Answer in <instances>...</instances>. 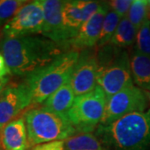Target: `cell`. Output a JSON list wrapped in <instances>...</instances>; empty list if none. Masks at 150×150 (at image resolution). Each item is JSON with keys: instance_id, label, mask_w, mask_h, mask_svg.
Wrapping results in <instances>:
<instances>
[{"instance_id": "7c38bea8", "label": "cell", "mask_w": 150, "mask_h": 150, "mask_svg": "<svg viewBox=\"0 0 150 150\" xmlns=\"http://www.w3.org/2000/svg\"><path fill=\"white\" fill-rule=\"evenodd\" d=\"M108 9L107 3H101L98 11L81 27L76 37L69 42V45H71L74 50L90 49L98 44L103 23Z\"/></svg>"}, {"instance_id": "5b68a950", "label": "cell", "mask_w": 150, "mask_h": 150, "mask_svg": "<svg viewBox=\"0 0 150 150\" xmlns=\"http://www.w3.org/2000/svg\"><path fill=\"white\" fill-rule=\"evenodd\" d=\"M23 117L30 146L64 141L78 134L66 112H51L41 107L29 109Z\"/></svg>"}, {"instance_id": "f1b7e54d", "label": "cell", "mask_w": 150, "mask_h": 150, "mask_svg": "<svg viewBox=\"0 0 150 150\" xmlns=\"http://www.w3.org/2000/svg\"><path fill=\"white\" fill-rule=\"evenodd\" d=\"M0 150H1V149H0Z\"/></svg>"}, {"instance_id": "ba28073f", "label": "cell", "mask_w": 150, "mask_h": 150, "mask_svg": "<svg viewBox=\"0 0 150 150\" xmlns=\"http://www.w3.org/2000/svg\"><path fill=\"white\" fill-rule=\"evenodd\" d=\"M43 9L41 0L28 2L10 21L3 27L4 38H18L42 34Z\"/></svg>"}, {"instance_id": "4fadbf2b", "label": "cell", "mask_w": 150, "mask_h": 150, "mask_svg": "<svg viewBox=\"0 0 150 150\" xmlns=\"http://www.w3.org/2000/svg\"><path fill=\"white\" fill-rule=\"evenodd\" d=\"M43 9V25L42 35L59 43L65 42L63 11L65 1L41 0Z\"/></svg>"}, {"instance_id": "9a60e30c", "label": "cell", "mask_w": 150, "mask_h": 150, "mask_svg": "<svg viewBox=\"0 0 150 150\" xmlns=\"http://www.w3.org/2000/svg\"><path fill=\"white\" fill-rule=\"evenodd\" d=\"M70 80L48 97L42 103V108L59 113L68 112L73 106L76 97Z\"/></svg>"}, {"instance_id": "277c9868", "label": "cell", "mask_w": 150, "mask_h": 150, "mask_svg": "<svg viewBox=\"0 0 150 150\" xmlns=\"http://www.w3.org/2000/svg\"><path fill=\"white\" fill-rule=\"evenodd\" d=\"M97 85L102 88L108 100L127 86L134 83L127 51L110 44L99 48Z\"/></svg>"}, {"instance_id": "83f0119b", "label": "cell", "mask_w": 150, "mask_h": 150, "mask_svg": "<svg viewBox=\"0 0 150 150\" xmlns=\"http://www.w3.org/2000/svg\"><path fill=\"white\" fill-rule=\"evenodd\" d=\"M146 93V94H147V97H148V99L150 101V90L149 91H147V92H145Z\"/></svg>"}, {"instance_id": "52a82bcc", "label": "cell", "mask_w": 150, "mask_h": 150, "mask_svg": "<svg viewBox=\"0 0 150 150\" xmlns=\"http://www.w3.org/2000/svg\"><path fill=\"white\" fill-rule=\"evenodd\" d=\"M147 107L148 97L146 93L133 83L108 100L105 111L98 126H108L128 114L144 112Z\"/></svg>"}, {"instance_id": "484cf974", "label": "cell", "mask_w": 150, "mask_h": 150, "mask_svg": "<svg viewBox=\"0 0 150 150\" xmlns=\"http://www.w3.org/2000/svg\"><path fill=\"white\" fill-rule=\"evenodd\" d=\"M8 81H9V77L5 78V79H3L0 80V95L4 92V90L5 89L6 85L8 84Z\"/></svg>"}, {"instance_id": "30bf717a", "label": "cell", "mask_w": 150, "mask_h": 150, "mask_svg": "<svg viewBox=\"0 0 150 150\" xmlns=\"http://www.w3.org/2000/svg\"><path fill=\"white\" fill-rule=\"evenodd\" d=\"M101 3L88 0L65 1L63 11V21L65 42L76 37L81 27L99 8Z\"/></svg>"}, {"instance_id": "2e32d148", "label": "cell", "mask_w": 150, "mask_h": 150, "mask_svg": "<svg viewBox=\"0 0 150 150\" xmlns=\"http://www.w3.org/2000/svg\"><path fill=\"white\" fill-rule=\"evenodd\" d=\"M134 83L145 92L150 90V57L134 50L130 57Z\"/></svg>"}, {"instance_id": "e0dca14e", "label": "cell", "mask_w": 150, "mask_h": 150, "mask_svg": "<svg viewBox=\"0 0 150 150\" xmlns=\"http://www.w3.org/2000/svg\"><path fill=\"white\" fill-rule=\"evenodd\" d=\"M139 29L129 21L128 17L121 18L109 44L115 48L124 49L133 46L136 42Z\"/></svg>"}, {"instance_id": "4316f807", "label": "cell", "mask_w": 150, "mask_h": 150, "mask_svg": "<svg viewBox=\"0 0 150 150\" xmlns=\"http://www.w3.org/2000/svg\"><path fill=\"white\" fill-rule=\"evenodd\" d=\"M149 1V8H148V18L150 20V0Z\"/></svg>"}, {"instance_id": "ffe728a7", "label": "cell", "mask_w": 150, "mask_h": 150, "mask_svg": "<svg viewBox=\"0 0 150 150\" xmlns=\"http://www.w3.org/2000/svg\"><path fill=\"white\" fill-rule=\"evenodd\" d=\"M148 0H134L128 13V18L134 27L139 29L148 19Z\"/></svg>"}, {"instance_id": "d4e9b609", "label": "cell", "mask_w": 150, "mask_h": 150, "mask_svg": "<svg viewBox=\"0 0 150 150\" xmlns=\"http://www.w3.org/2000/svg\"><path fill=\"white\" fill-rule=\"evenodd\" d=\"M0 72L5 73L7 74H11L10 69H8V65L6 64L5 59L1 52H0Z\"/></svg>"}, {"instance_id": "5bb4252c", "label": "cell", "mask_w": 150, "mask_h": 150, "mask_svg": "<svg viewBox=\"0 0 150 150\" xmlns=\"http://www.w3.org/2000/svg\"><path fill=\"white\" fill-rule=\"evenodd\" d=\"M0 139L4 150H27L29 142L25 119H13L0 130Z\"/></svg>"}, {"instance_id": "ac0fdd59", "label": "cell", "mask_w": 150, "mask_h": 150, "mask_svg": "<svg viewBox=\"0 0 150 150\" xmlns=\"http://www.w3.org/2000/svg\"><path fill=\"white\" fill-rule=\"evenodd\" d=\"M64 150H107L91 133H79L64 140Z\"/></svg>"}, {"instance_id": "603a6c76", "label": "cell", "mask_w": 150, "mask_h": 150, "mask_svg": "<svg viewBox=\"0 0 150 150\" xmlns=\"http://www.w3.org/2000/svg\"><path fill=\"white\" fill-rule=\"evenodd\" d=\"M131 0H112L108 2L109 8L115 12L121 18L128 16L129 11L132 4Z\"/></svg>"}, {"instance_id": "44dd1931", "label": "cell", "mask_w": 150, "mask_h": 150, "mask_svg": "<svg viewBox=\"0 0 150 150\" xmlns=\"http://www.w3.org/2000/svg\"><path fill=\"white\" fill-rule=\"evenodd\" d=\"M27 3L24 0H0V27L10 21Z\"/></svg>"}, {"instance_id": "cb8c5ba5", "label": "cell", "mask_w": 150, "mask_h": 150, "mask_svg": "<svg viewBox=\"0 0 150 150\" xmlns=\"http://www.w3.org/2000/svg\"><path fill=\"white\" fill-rule=\"evenodd\" d=\"M33 150H64V141H54L35 146Z\"/></svg>"}, {"instance_id": "8992f818", "label": "cell", "mask_w": 150, "mask_h": 150, "mask_svg": "<svg viewBox=\"0 0 150 150\" xmlns=\"http://www.w3.org/2000/svg\"><path fill=\"white\" fill-rule=\"evenodd\" d=\"M107 97L99 86L92 91L75 97L73 106L66 112L77 133H90L102 120Z\"/></svg>"}, {"instance_id": "8fae6325", "label": "cell", "mask_w": 150, "mask_h": 150, "mask_svg": "<svg viewBox=\"0 0 150 150\" xmlns=\"http://www.w3.org/2000/svg\"><path fill=\"white\" fill-rule=\"evenodd\" d=\"M98 70L96 52L93 48L83 50L79 54L70 80L76 96L87 93L96 87Z\"/></svg>"}, {"instance_id": "6da1fadb", "label": "cell", "mask_w": 150, "mask_h": 150, "mask_svg": "<svg viewBox=\"0 0 150 150\" xmlns=\"http://www.w3.org/2000/svg\"><path fill=\"white\" fill-rule=\"evenodd\" d=\"M66 45L43 36L3 38L0 41V52L11 74L27 77L67 52Z\"/></svg>"}, {"instance_id": "9c48e42d", "label": "cell", "mask_w": 150, "mask_h": 150, "mask_svg": "<svg viewBox=\"0 0 150 150\" xmlns=\"http://www.w3.org/2000/svg\"><path fill=\"white\" fill-rule=\"evenodd\" d=\"M31 103L32 93L25 83L6 87L0 95V130Z\"/></svg>"}, {"instance_id": "7402d4cb", "label": "cell", "mask_w": 150, "mask_h": 150, "mask_svg": "<svg viewBox=\"0 0 150 150\" xmlns=\"http://www.w3.org/2000/svg\"><path fill=\"white\" fill-rule=\"evenodd\" d=\"M135 50L150 57V20L149 18L138 31Z\"/></svg>"}, {"instance_id": "d6986e66", "label": "cell", "mask_w": 150, "mask_h": 150, "mask_svg": "<svg viewBox=\"0 0 150 150\" xmlns=\"http://www.w3.org/2000/svg\"><path fill=\"white\" fill-rule=\"evenodd\" d=\"M120 20L121 18L115 12H113L109 8L103 23L102 30L97 44L98 48H101L109 44L114 33L118 28Z\"/></svg>"}, {"instance_id": "3957f363", "label": "cell", "mask_w": 150, "mask_h": 150, "mask_svg": "<svg viewBox=\"0 0 150 150\" xmlns=\"http://www.w3.org/2000/svg\"><path fill=\"white\" fill-rule=\"evenodd\" d=\"M79 54L74 49L67 51L47 66L26 77L24 83L31 91L33 103H43L71 79Z\"/></svg>"}, {"instance_id": "7a4b0ae2", "label": "cell", "mask_w": 150, "mask_h": 150, "mask_svg": "<svg viewBox=\"0 0 150 150\" xmlns=\"http://www.w3.org/2000/svg\"><path fill=\"white\" fill-rule=\"evenodd\" d=\"M98 134L114 150H149L150 109L128 114L106 127L98 126Z\"/></svg>"}]
</instances>
